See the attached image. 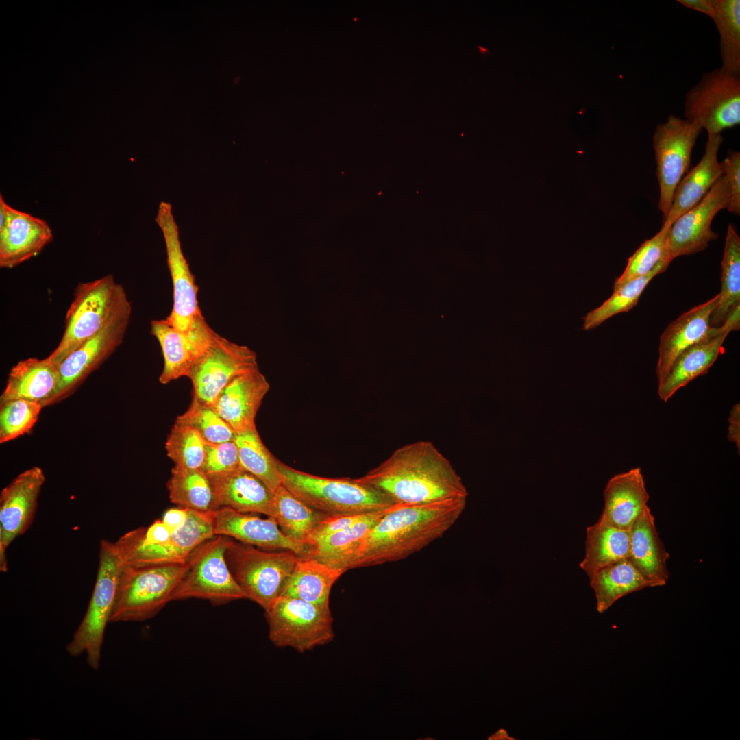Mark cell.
<instances>
[{
	"mask_svg": "<svg viewBox=\"0 0 740 740\" xmlns=\"http://www.w3.org/2000/svg\"><path fill=\"white\" fill-rule=\"evenodd\" d=\"M175 423L195 429L210 443L234 441L236 435L211 405L195 398L186 411L177 417Z\"/></svg>",
	"mask_w": 740,
	"mask_h": 740,
	"instance_id": "cell-40",
	"label": "cell"
},
{
	"mask_svg": "<svg viewBox=\"0 0 740 740\" xmlns=\"http://www.w3.org/2000/svg\"><path fill=\"white\" fill-rule=\"evenodd\" d=\"M730 197L729 184L723 175L697 205L672 223L667 234V248L672 260L702 251L718 238L711 229L712 221L719 210L727 208Z\"/></svg>",
	"mask_w": 740,
	"mask_h": 740,
	"instance_id": "cell-16",
	"label": "cell"
},
{
	"mask_svg": "<svg viewBox=\"0 0 740 740\" xmlns=\"http://www.w3.org/2000/svg\"><path fill=\"white\" fill-rule=\"evenodd\" d=\"M122 562L114 543L102 539L96 582L86 612L66 650L72 656L86 654L90 667H99L103 635L112 613Z\"/></svg>",
	"mask_w": 740,
	"mask_h": 740,
	"instance_id": "cell-7",
	"label": "cell"
},
{
	"mask_svg": "<svg viewBox=\"0 0 740 740\" xmlns=\"http://www.w3.org/2000/svg\"><path fill=\"white\" fill-rule=\"evenodd\" d=\"M227 540V536L215 535L192 552L187 559L188 569L173 593L171 601L195 597L223 604L247 599L226 562Z\"/></svg>",
	"mask_w": 740,
	"mask_h": 740,
	"instance_id": "cell-8",
	"label": "cell"
},
{
	"mask_svg": "<svg viewBox=\"0 0 740 740\" xmlns=\"http://www.w3.org/2000/svg\"><path fill=\"white\" fill-rule=\"evenodd\" d=\"M669 554L658 536L655 518L648 506L630 528V553L628 558L654 587L665 585L669 578Z\"/></svg>",
	"mask_w": 740,
	"mask_h": 740,
	"instance_id": "cell-27",
	"label": "cell"
},
{
	"mask_svg": "<svg viewBox=\"0 0 740 740\" xmlns=\"http://www.w3.org/2000/svg\"><path fill=\"white\" fill-rule=\"evenodd\" d=\"M218 506L245 513H260L275 519L274 494L257 477L239 468L208 474Z\"/></svg>",
	"mask_w": 740,
	"mask_h": 740,
	"instance_id": "cell-23",
	"label": "cell"
},
{
	"mask_svg": "<svg viewBox=\"0 0 740 740\" xmlns=\"http://www.w3.org/2000/svg\"><path fill=\"white\" fill-rule=\"evenodd\" d=\"M722 134H708L704 153L700 162L682 178L676 186L670 210L663 225L671 226L682 214L697 205L723 175L717 153Z\"/></svg>",
	"mask_w": 740,
	"mask_h": 740,
	"instance_id": "cell-26",
	"label": "cell"
},
{
	"mask_svg": "<svg viewBox=\"0 0 740 740\" xmlns=\"http://www.w3.org/2000/svg\"><path fill=\"white\" fill-rule=\"evenodd\" d=\"M702 130L698 124L673 115L656 127L653 147L660 189L658 206L663 220L676 186L689 170L692 150Z\"/></svg>",
	"mask_w": 740,
	"mask_h": 740,
	"instance_id": "cell-13",
	"label": "cell"
},
{
	"mask_svg": "<svg viewBox=\"0 0 740 740\" xmlns=\"http://www.w3.org/2000/svg\"><path fill=\"white\" fill-rule=\"evenodd\" d=\"M466 504V498L394 504L361 539L351 569L395 562L420 551L445 534Z\"/></svg>",
	"mask_w": 740,
	"mask_h": 740,
	"instance_id": "cell-1",
	"label": "cell"
},
{
	"mask_svg": "<svg viewBox=\"0 0 740 740\" xmlns=\"http://www.w3.org/2000/svg\"><path fill=\"white\" fill-rule=\"evenodd\" d=\"M214 535H222L266 550H288L301 557L309 548L289 539L281 531L276 520L262 519L229 507L212 512Z\"/></svg>",
	"mask_w": 740,
	"mask_h": 740,
	"instance_id": "cell-21",
	"label": "cell"
},
{
	"mask_svg": "<svg viewBox=\"0 0 740 740\" xmlns=\"http://www.w3.org/2000/svg\"><path fill=\"white\" fill-rule=\"evenodd\" d=\"M132 305L127 296L104 327L59 365L60 381L42 407L55 404L71 395L123 343L130 324Z\"/></svg>",
	"mask_w": 740,
	"mask_h": 740,
	"instance_id": "cell-10",
	"label": "cell"
},
{
	"mask_svg": "<svg viewBox=\"0 0 740 740\" xmlns=\"http://www.w3.org/2000/svg\"><path fill=\"white\" fill-rule=\"evenodd\" d=\"M344 572L310 557H299L281 596L330 608L332 585Z\"/></svg>",
	"mask_w": 740,
	"mask_h": 740,
	"instance_id": "cell-32",
	"label": "cell"
},
{
	"mask_svg": "<svg viewBox=\"0 0 740 740\" xmlns=\"http://www.w3.org/2000/svg\"><path fill=\"white\" fill-rule=\"evenodd\" d=\"M282 484L295 496L328 515L366 513L397 504L381 491L349 478H329L293 469L279 460Z\"/></svg>",
	"mask_w": 740,
	"mask_h": 740,
	"instance_id": "cell-3",
	"label": "cell"
},
{
	"mask_svg": "<svg viewBox=\"0 0 740 740\" xmlns=\"http://www.w3.org/2000/svg\"><path fill=\"white\" fill-rule=\"evenodd\" d=\"M391 507L371 512L354 525L317 541L309 545L306 556L345 573L351 569L361 539Z\"/></svg>",
	"mask_w": 740,
	"mask_h": 740,
	"instance_id": "cell-29",
	"label": "cell"
},
{
	"mask_svg": "<svg viewBox=\"0 0 740 740\" xmlns=\"http://www.w3.org/2000/svg\"><path fill=\"white\" fill-rule=\"evenodd\" d=\"M212 512L189 508L184 523L160 544L143 543L134 530L125 533L114 543L122 563L145 566L186 563L196 547L215 536Z\"/></svg>",
	"mask_w": 740,
	"mask_h": 740,
	"instance_id": "cell-11",
	"label": "cell"
},
{
	"mask_svg": "<svg viewBox=\"0 0 740 740\" xmlns=\"http://www.w3.org/2000/svg\"><path fill=\"white\" fill-rule=\"evenodd\" d=\"M589 578L600 613L607 610L616 601L631 593L654 587L628 558L602 567Z\"/></svg>",
	"mask_w": 740,
	"mask_h": 740,
	"instance_id": "cell-31",
	"label": "cell"
},
{
	"mask_svg": "<svg viewBox=\"0 0 740 740\" xmlns=\"http://www.w3.org/2000/svg\"><path fill=\"white\" fill-rule=\"evenodd\" d=\"M241 468L234 441L219 443H206L202 469L207 474L226 472Z\"/></svg>",
	"mask_w": 740,
	"mask_h": 740,
	"instance_id": "cell-43",
	"label": "cell"
},
{
	"mask_svg": "<svg viewBox=\"0 0 740 740\" xmlns=\"http://www.w3.org/2000/svg\"><path fill=\"white\" fill-rule=\"evenodd\" d=\"M273 494L275 520L281 531L293 541L308 547L307 541L309 535L328 515L308 505L283 484Z\"/></svg>",
	"mask_w": 740,
	"mask_h": 740,
	"instance_id": "cell-35",
	"label": "cell"
},
{
	"mask_svg": "<svg viewBox=\"0 0 740 740\" xmlns=\"http://www.w3.org/2000/svg\"><path fill=\"white\" fill-rule=\"evenodd\" d=\"M266 613L269 637L278 647L304 652L328 644L334 637L330 608L280 596Z\"/></svg>",
	"mask_w": 740,
	"mask_h": 740,
	"instance_id": "cell-9",
	"label": "cell"
},
{
	"mask_svg": "<svg viewBox=\"0 0 740 740\" xmlns=\"http://www.w3.org/2000/svg\"><path fill=\"white\" fill-rule=\"evenodd\" d=\"M229 569L247 595L267 611L281 596L299 558L288 550H260L231 539L225 552Z\"/></svg>",
	"mask_w": 740,
	"mask_h": 740,
	"instance_id": "cell-5",
	"label": "cell"
},
{
	"mask_svg": "<svg viewBox=\"0 0 740 740\" xmlns=\"http://www.w3.org/2000/svg\"><path fill=\"white\" fill-rule=\"evenodd\" d=\"M269 388L257 367L232 379L212 406L236 433L255 428L257 412Z\"/></svg>",
	"mask_w": 740,
	"mask_h": 740,
	"instance_id": "cell-22",
	"label": "cell"
},
{
	"mask_svg": "<svg viewBox=\"0 0 740 740\" xmlns=\"http://www.w3.org/2000/svg\"><path fill=\"white\" fill-rule=\"evenodd\" d=\"M478 49H480V51L481 53H487V52H489V51H488L487 49H484V48H483V47H480V46H479V47H478Z\"/></svg>",
	"mask_w": 740,
	"mask_h": 740,
	"instance_id": "cell-49",
	"label": "cell"
},
{
	"mask_svg": "<svg viewBox=\"0 0 740 740\" xmlns=\"http://www.w3.org/2000/svg\"><path fill=\"white\" fill-rule=\"evenodd\" d=\"M668 266L667 264H661L649 274L632 280L614 289L608 299L583 317V330L595 328L615 314L628 312L637 305L642 292L652 279L664 272Z\"/></svg>",
	"mask_w": 740,
	"mask_h": 740,
	"instance_id": "cell-38",
	"label": "cell"
},
{
	"mask_svg": "<svg viewBox=\"0 0 740 740\" xmlns=\"http://www.w3.org/2000/svg\"><path fill=\"white\" fill-rule=\"evenodd\" d=\"M678 2L688 8L713 18L715 13L713 0H678Z\"/></svg>",
	"mask_w": 740,
	"mask_h": 740,
	"instance_id": "cell-48",
	"label": "cell"
},
{
	"mask_svg": "<svg viewBox=\"0 0 740 740\" xmlns=\"http://www.w3.org/2000/svg\"><path fill=\"white\" fill-rule=\"evenodd\" d=\"M712 18L720 37L721 69L725 73L740 74V1L713 0Z\"/></svg>",
	"mask_w": 740,
	"mask_h": 740,
	"instance_id": "cell-37",
	"label": "cell"
},
{
	"mask_svg": "<svg viewBox=\"0 0 740 740\" xmlns=\"http://www.w3.org/2000/svg\"><path fill=\"white\" fill-rule=\"evenodd\" d=\"M369 513H343L327 516L310 533L307 541V545L309 547L321 539L354 525Z\"/></svg>",
	"mask_w": 740,
	"mask_h": 740,
	"instance_id": "cell-45",
	"label": "cell"
},
{
	"mask_svg": "<svg viewBox=\"0 0 740 740\" xmlns=\"http://www.w3.org/2000/svg\"><path fill=\"white\" fill-rule=\"evenodd\" d=\"M740 327V307L719 327H714L706 337L682 352L674 360L663 381L658 394L667 402L682 387L704 375L724 351L723 343L732 330Z\"/></svg>",
	"mask_w": 740,
	"mask_h": 740,
	"instance_id": "cell-20",
	"label": "cell"
},
{
	"mask_svg": "<svg viewBox=\"0 0 740 740\" xmlns=\"http://www.w3.org/2000/svg\"><path fill=\"white\" fill-rule=\"evenodd\" d=\"M45 481L42 469L34 466L18 474L0 494V571H8L6 550L29 528Z\"/></svg>",
	"mask_w": 740,
	"mask_h": 740,
	"instance_id": "cell-17",
	"label": "cell"
},
{
	"mask_svg": "<svg viewBox=\"0 0 740 740\" xmlns=\"http://www.w3.org/2000/svg\"><path fill=\"white\" fill-rule=\"evenodd\" d=\"M257 367V354L254 350L216 332L188 377L193 385V398L212 406L232 379Z\"/></svg>",
	"mask_w": 740,
	"mask_h": 740,
	"instance_id": "cell-15",
	"label": "cell"
},
{
	"mask_svg": "<svg viewBox=\"0 0 740 740\" xmlns=\"http://www.w3.org/2000/svg\"><path fill=\"white\" fill-rule=\"evenodd\" d=\"M151 333L158 340L164 358L159 382L166 384L182 377H188L216 332L201 315L187 333L174 328L166 319L152 320Z\"/></svg>",
	"mask_w": 740,
	"mask_h": 740,
	"instance_id": "cell-18",
	"label": "cell"
},
{
	"mask_svg": "<svg viewBox=\"0 0 740 740\" xmlns=\"http://www.w3.org/2000/svg\"><path fill=\"white\" fill-rule=\"evenodd\" d=\"M649 499L640 467L616 474L605 486L604 506L600 519L616 528L630 529L648 506Z\"/></svg>",
	"mask_w": 740,
	"mask_h": 740,
	"instance_id": "cell-25",
	"label": "cell"
},
{
	"mask_svg": "<svg viewBox=\"0 0 740 740\" xmlns=\"http://www.w3.org/2000/svg\"><path fill=\"white\" fill-rule=\"evenodd\" d=\"M53 240L42 219L18 210L0 195V267L12 269L37 256Z\"/></svg>",
	"mask_w": 740,
	"mask_h": 740,
	"instance_id": "cell-19",
	"label": "cell"
},
{
	"mask_svg": "<svg viewBox=\"0 0 740 740\" xmlns=\"http://www.w3.org/2000/svg\"><path fill=\"white\" fill-rule=\"evenodd\" d=\"M684 116L706 130L721 134L740 123V77L720 69L704 73L687 94Z\"/></svg>",
	"mask_w": 740,
	"mask_h": 740,
	"instance_id": "cell-12",
	"label": "cell"
},
{
	"mask_svg": "<svg viewBox=\"0 0 740 740\" xmlns=\"http://www.w3.org/2000/svg\"><path fill=\"white\" fill-rule=\"evenodd\" d=\"M59 381V366L47 358L21 360L10 369L0 401L23 399L42 405L56 391Z\"/></svg>",
	"mask_w": 740,
	"mask_h": 740,
	"instance_id": "cell-28",
	"label": "cell"
},
{
	"mask_svg": "<svg viewBox=\"0 0 740 740\" xmlns=\"http://www.w3.org/2000/svg\"><path fill=\"white\" fill-rule=\"evenodd\" d=\"M189 508H174L167 510L161 519L171 530H175L186 521Z\"/></svg>",
	"mask_w": 740,
	"mask_h": 740,
	"instance_id": "cell-47",
	"label": "cell"
},
{
	"mask_svg": "<svg viewBox=\"0 0 740 740\" xmlns=\"http://www.w3.org/2000/svg\"><path fill=\"white\" fill-rule=\"evenodd\" d=\"M234 441L241 468L262 481L273 493L282 484L279 460L265 447L256 428L236 433Z\"/></svg>",
	"mask_w": 740,
	"mask_h": 740,
	"instance_id": "cell-36",
	"label": "cell"
},
{
	"mask_svg": "<svg viewBox=\"0 0 740 740\" xmlns=\"http://www.w3.org/2000/svg\"><path fill=\"white\" fill-rule=\"evenodd\" d=\"M719 298L717 294L684 312L663 332L659 340L656 367L658 384L663 381L671 364L682 352L701 341L713 330L714 327L710 324L711 315Z\"/></svg>",
	"mask_w": 740,
	"mask_h": 740,
	"instance_id": "cell-24",
	"label": "cell"
},
{
	"mask_svg": "<svg viewBox=\"0 0 740 740\" xmlns=\"http://www.w3.org/2000/svg\"><path fill=\"white\" fill-rule=\"evenodd\" d=\"M671 226L663 225L660 231L645 241L628 259L621 275L616 278L613 290L635 278L646 275L661 264L673 260L667 248V234Z\"/></svg>",
	"mask_w": 740,
	"mask_h": 740,
	"instance_id": "cell-39",
	"label": "cell"
},
{
	"mask_svg": "<svg viewBox=\"0 0 740 740\" xmlns=\"http://www.w3.org/2000/svg\"><path fill=\"white\" fill-rule=\"evenodd\" d=\"M167 489L171 502L179 507L204 512L219 508L210 478L202 469L175 465Z\"/></svg>",
	"mask_w": 740,
	"mask_h": 740,
	"instance_id": "cell-34",
	"label": "cell"
},
{
	"mask_svg": "<svg viewBox=\"0 0 740 740\" xmlns=\"http://www.w3.org/2000/svg\"><path fill=\"white\" fill-rule=\"evenodd\" d=\"M721 266L722 287L718 303L711 315L712 327L721 326L740 307V238L732 223L727 227Z\"/></svg>",
	"mask_w": 740,
	"mask_h": 740,
	"instance_id": "cell-33",
	"label": "cell"
},
{
	"mask_svg": "<svg viewBox=\"0 0 740 740\" xmlns=\"http://www.w3.org/2000/svg\"><path fill=\"white\" fill-rule=\"evenodd\" d=\"M42 408L40 402L23 399L0 401V443L29 432Z\"/></svg>",
	"mask_w": 740,
	"mask_h": 740,
	"instance_id": "cell-42",
	"label": "cell"
},
{
	"mask_svg": "<svg viewBox=\"0 0 740 740\" xmlns=\"http://www.w3.org/2000/svg\"><path fill=\"white\" fill-rule=\"evenodd\" d=\"M126 297L124 288L111 274L79 283L66 312L60 341L47 358L59 366L69 354L104 327Z\"/></svg>",
	"mask_w": 740,
	"mask_h": 740,
	"instance_id": "cell-6",
	"label": "cell"
},
{
	"mask_svg": "<svg viewBox=\"0 0 740 740\" xmlns=\"http://www.w3.org/2000/svg\"><path fill=\"white\" fill-rule=\"evenodd\" d=\"M155 220L164 237L173 284V307L165 319L176 330L187 333L196 319L203 315L197 299L198 288L183 253L179 227L169 202L160 203Z\"/></svg>",
	"mask_w": 740,
	"mask_h": 740,
	"instance_id": "cell-14",
	"label": "cell"
},
{
	"mask_svg": "<svg viewBox=\"0 0 740 740\" xmlns=\"http://www.w3.org/2000/svg\"><path fill=\"white\" fill-rule=\"evenodd\" d=\"M206 442L195 429L174 424L168 435L165 448L175 465L202 469Z\"/></svg>",
	"mask_w": 740,
	"mask_h": 740,
	"instance_id": "cell-41",
	"label": "cell"
},
{
	"mask_svg": "<svg viewBox=\"0 0 740 740\" xmlns=\"http://www.w3.org/2000/svg\"><path fill=\"white\" fill-rule=\"evenodd\" d=\"M630 529H621L600 519L587 528L584 556L580 567L590 577L599 569L628 558Z\"/></svg>",
	"mask_w": 740,
	"mask_h": 740,
	"instance_id": "cell-30",
	"label": "cell"
},
{
	"mask_svg": "<svg viewBox=\"0 0 740 740\" xmlns=\"http://www.w3.org/2000/svg\"><path fill=\"white\" fill-rule=\"evenodd\" d=\"M356 480L404 505L468 496L451 462L428 441L400 447L378 467Z\"/></svg>",
	"mask_w": 740,
	"mask_h": 740,
	"instance_id": "cell-2",
	"label": "cell"
},
{
	"mask_svg": "<svg viewBox=\"0 0 740 740\" xmlns=\"http://www.w3.org/2000/svg\"><path fill=\"white\" fill-rule=\"evenodd\" d=\"M188 563L145 566L122 563L109 622L143 621L169 602L188 569Z\"/></svg>",
	"mask_w": 740,
	"mask_h": 740,
	"instance_id": "cell-4",
	"label": "cell"
},
{
	"mask_svg": "<svg viewBox=\"0 0 740 740\" xmlns=\"http://www.w3.org/2000/svg\"><path fill=\"white\" fill-rule=\"evenodd\" d=\"M723 175L727 178L730 188V197L727 206L728 211L735 215L740 214V153L729 150L727 156L719 162Z\"/></svg>",
	"mask_w": 740,
	"mask_h": 740,
	"instance_id": "cell-44",
	"label": "cell"
},
{
	"mask_svg": "<svg viewBox=\"0 0 740 740\" xmlns=\"http://www.w3.org/2000/svg\"><path fill=\"white\" fill-rule=\"evenodd\" d=\"M728 428L727 438L729 441L735 444L738 451L740 452V404L737 403L732 406L728 419Z\"/></svg>",
	"mask_w": 740,
	"mask_h": 740,
	"instance_id": "cell-46",
	"label": "cell"
}]
</instances>
